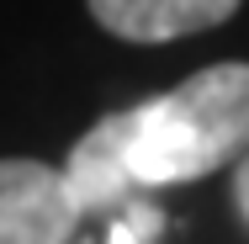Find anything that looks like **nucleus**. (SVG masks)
I'll list each match as a JSON object with an SVG mask.
<instances>
[{"instance_id":"f257e3e1","label":"nucleus","mask_w":249,"mask_h":244,"mask_svg":"<svg viewBox=\"0 0 249 244\" xmlns=\"http://www.w3.org/2000/svg\"><path fill=\"white\" fill-rule=\"evenodd\" d=\"M249 149V64H212L186 85L101 117L69 149L58 186L74 218L111 212L154 186H180Z\"/></svg>"},{"instance_id":"f03ea898","label":"nucleus","mask_w":249,"mask_h":244,"mask_svg":"<svg viewBox=\"0 0 249 244\" xmlns=\"http://www.w3.org/2000/svg\"><path fill=\"white\" fill-rule=\"evenodd\" d=\"M74 223L58 170L37 159H0V244H69Z\"/></svg>"},{"instance_id":"7ed1b4c3","label":"nucleus","mask_w":249,"mask_h":244,"mask_svg":"<svg viewBox=\"0 0 249 244\" xmlns=\"http://www.w3.org/2000/svg\"><path fill=\"white\" fill-rule=\"evenodd\" d=\"M233 11H239V0H90V16L111 38H127V43L191 38V32L228 21Z\"/></svg>"},{"instance_id":"20e7f679","label":"nucleus","mask_w":249,"mask_h":244,"mask_svg":"<svg viewBox=\"0 0 249 244\" xmlns=\"http://www.w3.org/2000/svg\"><path fill=\"white\" fill-rule=\"evenodd\" d=\"M164 228V218L154 212L149 202H138V196H127L122 202V218L106 228V244H154V234Z\"/></svg>"},{"instance_id":"39448f33","label":"nucleus","mask_w":249,"mask_h":244,"mask_svg":"<svg viewBox=\"0 0 249 244\" xmlns=\"http://www.w3.org/2000/svg\"><path fill=\"white\" fill-rule=\"evenodd\" d=\"M233 207H239V218L249 223V149L239 154V170H233Z\"/></svg>"}]
</instances>
